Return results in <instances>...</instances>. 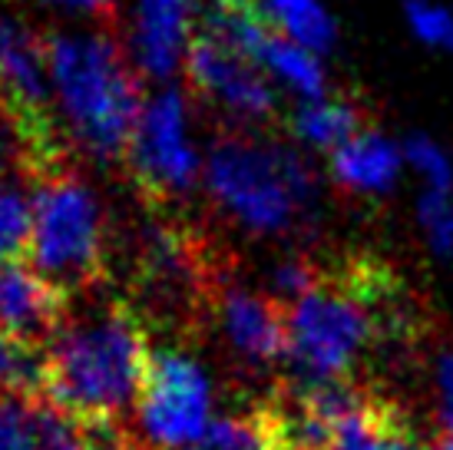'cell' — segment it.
Listing matches in <instances>:
<instances>
[{"mask_svg":"<svg viewBox=\"0 0 453 450\" xmlns=\"http://www.w3.org/2000/svg\"><path fill=\"white\" fill-rule=\"evenodd\" d=\"M34 196L0 179V262H30Z\"/></svg>","mask_w":453,"mask_h":450,"instance_id":"d6986e66","label":"cell"},{"mask_svg":"<svg viewBox=\"0 0 453 450\" xmlns=\"http://www.w3.org/2000/svg\"><path fill=\"white\" fill-rule=\"evenodd\" d=\"M34 245L30 265L66 295L89 291L106 275L103 209L87 179L66 166L37 179L34 189Z\"/></svg>","mask_w":453,"mask_h":450,"instance_id":"8992f818","label":"cell"},{"mask_svg":"<svg viewBox=\"0 0 453 450\" xmlns=\"http://www.w3.org/2000/svg\"><path fill=\"white\" fill-rule=\"evenodd\" d=\"M150 331L127 301L66 314L47 345L43 400L83 431H119L150 368Z\"/></svg>","mask_w":453,"mask_h":450,"instance_id":"6da1fadb","label":"cell"},{"mask_svg":"<svg viewBox=\"0 0 453 450\" xmlns=\"http://www.w3.org/2000/svg\"><path fill=\"white\" fill-rule=\"evenodd\" d=\"M0 116L11 129L20 166L37 182L66 169V139L50 80L47 34L0 17Z\"/></svg>","mask_w":453,"mask_h":450,"instance_id":"5b68a950","label":"cell"},{"mask_svg":"<svg viewBox=\"0 0 453 450\" xmlns=\"http://www.w3.org/2000/svg\"><path fill=\"white\" fill-rule=\"evenodd\" d=\"M50 80L70 136L106 166L127 163L129 143L146 110V89L129 50L103 34H47Z\"/></svg>","mask_w":453,"mask_h":450,"instance_id":"3957f363","label":"cell"},{"mask_svg":"<svg viewBox=\"0 0 453 450\" xmlns=\"http://www.w3.org/2000/svg\"><path fill=\"white\" fill-rule=\"evenodd\" d=\"M403 166H407L403 146L384 136L374 126H367L348 143H341L338 150H331V159H327L334 186L357 199L388 196L390 189L397 186Z\"/></svg>","mask_w":453,"mask_h":450,"instance_id":"4fadbf2b","label":"cell"},{"mask_svg":"<svg viewBox=\"0 0 453 450\" xmlns=\"http://www.w3.org/2000/svg\"><path fill=\"white\" fill-rule=\"evenodd\" d=\"M47 4L66 7V11L83 13V17H96L106 27H113L116 20V0H47Z\"/></svg>","mask_w":453,"mask_h":450,"instance_id":"484cf974","label":"cell"},{"mask_svg":"<svg viewBox=\"0 0 453 450\" xmlns=\"http://www.w3.org/2000/svg\"><path fill=\"white\" fill-rule=\"evenodd\" d=\"M420 450H453V434H450V431H443L434 444H427V447H420Z\"/></svg>","mask_w":453,"mask_h":450,"instance_id":"4316f807","label":"cell"},{"mask_svg":"<svg viewBox=\"0 0 453 450\" xmlns=\"http://www.w3.org/2000/svg\"><path fill=\"white\" fill-rule=\"evenodd\" d=\"M434 391H437V414L443 431L453 434V351H441L434 361Z\"/></svg>","mask_w":453,"mask_h":450,"instance_id":"d4e9b609","label":"cell"},{"mask_svg":"<svg viewBox=\"0 0 453 450\" xmlns=\"http://www.w3.org/2000/svg\"><path fill=\"white\" fill-rule=\"evenodd\" d=\"M403 20L424 47L453 57V7L437 0H403Z\"/></svg>","mask_w":453,"mask_h":450,"instance_id":"44dd1931","label":"cell"},{"mask_svg":"<svg viewBox=\"0 0 453 450\" xmlns=\"http://www.w3.org/2000/svg\"><path fill=\"white\" fill-rule=\"evenodd\" d=\"M136 417L150 450L199 447L215 421L212 384L202 364L179 348L152 351Z\"/></svg>","mask_w":453,"mask_h":450,"instance_id":"52a82bcc","label":"cell"},{"mask_svg":"<svg viewBox=\"0 0 453 450\" xmlns=\"http://www.w3.org/2000/svg\"><path fill=\"white\" fill-rule=\"evenodd\" d=\"M205 444L212 450H275V444L268 438V427L258 417V411L215 417Z\"/></svg>","mask_w":453,"mask_h":450,"instance_id":"7402d4cb","label":"cell"},{"mask_svg":"<svg viewBox=\"0 0 453 450\" xmlns=\"http://www.w3.org/2000/svg\"><path fill=\"white\" fill-rule=\"evenodd\" d=\"M417 225L437 259H453V186H424L417 199Z\"/></svg>","mask_w":453,"mask_h":450,"instance_id":"ffe728a7","label":"cell"},{"mask_svg":"<svg viewBox=\"0 0 453 450\" xmlns=\"http://www.w3.org/2000/svg\"><path fill=\"white\" fill-rule=\"evenodd\" d=\"M291 136H298L311 150H338L341 143L357 136L361 129L371 126L367 106L361 100L348 97H321V100H304L295 106L288 120Z\"/></svg>","mask_w":453,"mask_h":450,"instance_id":"9a60e30c","label":"cell"},{"mask_svg":"<svg viewBox=\"0 0 453 450\" xmlns=\"http://www.w3.org/2000/svg\"><path fill=\"white\" fill-rule=\"evenodd\" d=\"M202 175L209 199L255 236L298 232L315 209L311 166L288 146L265 139L262 129H222Z\"/></svg>","mask_w":453,"mask_h":450,"instance_id":"277c9868","label":"cell"},{"mask_svg":"<svg viewBox=\"0 0 453 450\" xmlns=\"http://www.w3.org/2000/svg\"><path fill=\"white\" fill-rule=\"evenodd\" d=\"M268 20L281 37L302 43L318 57L338 43V27L321 0H262Z\"/></svg>","mask_w":453,"mask_h":450,"instance_id":"e0dca14e","label":"cell"},{"mask_svg":"<svg viewBox=\"0 0 453 450\" xmlns=\"http://www.w3.org/2000/svg\"><path fill=\"white\" fill-rule=\"evenodd\" d=\"M205 308L239 361L252 368L288 361L285 308L272 295H255L219 268L205 295Z\"/></svg>","mask_w":453,"mask_h":450,"instance_id":"30bf717a","label":"cell"},{"mask_svg":"<svg viewBox=\"0 0 453 450\" xmlns=\"http://www.w3.org/2000/svg\"><path fill=\"white\" fill-rule=\"evenodd\" d=\"M186 450H212V447H202V444H199V447H186Z\"/></svg>","mask_w":453,"mask_h":450,"instance_id":"83f0119b","label":"cell"},{"mask_svg":"<svg viewBox=\"0 0 453 450\" xmlns=\"http://www.w3.org/2000/svg\"><path fill=\"white\" fill-rule=\"evenodd\" d=\"M47 348L0 328V398L43 400Z\"/></svg>","mask_w":453,"mask_h":450,"instance_id":"ac0fdd59","label":"cell"},{"mask_svg":"<svg viewBox=\"0 0 453 450\" xmlns=\"http://www.w3.org/2000/svg\"><path fill=\"white\" fill-rule=\"evenodd\" d=\"M70 299L60 285L27 262H0V328L47 348L70 314Z\"/></svg>","mask_w":453,"mask_h":450,"instance_id":"8fae6325","label":"cell"},{"mask_svg":"<svg viewBox=\"0 0 453 450\" xmlns=\"http://www.w3.org/2000/svg\"><path fill=\"white\" fill-rule=\"evenodd\" d=\"M142 199L152 206L186 199L199 182V152L192 146L186 100L179 89H163L146 103L129 143L127 163Z\"/></svg>","mask_w":453,"mask_h":450,"instance_id":"ba28073f","label":"cell"},{"mask_svg":"<svg viewBox=\"0 0 453 450\" xmlns=\"http://www.w3.org/2000/svg\"><path fill=\"white\" fill-rule=\"evenodd\" d=\"M186 83L215 110H222L239 129H265L281 116L272 76L258 63L245 60L212 37L192 34L186 53Z\"/></svg>","mask_w":453,"mask_h":450,"instance_id":"9c48e42d","label":"cell"},{"mask_svg":"<svg viewBox=\"0 0 453 450\" xmlns=\"http://www.w3.org/2000/svg\"><path fill=\"white\" fill-rule=\"evenodd\" d=\"M407 169H414L424 186H453V156L450 150L427 133H414L401 143Z\"/></svg>","mask_w":453,"mask_h":450,"instance_id":"603a6c76","label":"cell"},{"mask_svg":"<svg viewBox=\"0 0 453 450\" xmlns=\"http://www.w3.org/2000/svg\"><path fill=\"white\" fill-rule=\"evenodd\" d=\"M262 70L285 89H291L295 97H302V103L327 97V74L321 66V57L281 34L268 40L262 53Z\"/></svg>","mask_w":453,"mask_h":450,"instance_id":"2e32d148","label":"cell"},{"mask_svg":"<svg viewBox=\"0 0 453 450\" xmlns=\"http://www.w3.org/2000/svg\"><path fill=\"white\" fill-rule=\"evenodd\" d=\"M0 450H40L37 400L0 398Z\"/></svg>","mask_w":453,"mask_h":450,"instance_id":"cb8c5ba5","label":"cell"},{"mask_svg":"<svg viewBox=\"0 0 453 450\" xmlns=\"http://www.w3.org/2000/svg\"><path fill=\"white\" fill-rule=\"evenodd\" d=\"M196 4L199 0H136L133 57L150 76L169 80L186 66Z\"/></svg>","mask_w":453,"mask_h":450,"instance_id":"7c38bea8","label":"cell"},{"mask_svg":"<svg viewBox=\"0 0 453 450\" xmlns=\"http://www.w3.org/2000/svg\"><path fill=\"white\" fill-rule=\"evenodd\" d=\"M325 450H414L411 424L388 394L367 391L365 400L331 427Z\"/></svg>","mask_w":453,"mask_h":450,"instance_id":"5bb4252c","label":"cell"},{"mask_svg":"<svg viewBox=\"0 0 453 450\" xmlns=\"http://www.w3.org/2000/svg\"><path fill=\"white\" fill-rule=\"evenodd\" d=\"M401 301L397 275L384 262L354 259L344 268H321V278L285 308L288 364L302 381L351 377L374 341L384 314Z\"/></svg>","mask_w":453,"mask_h":450,"instance_id":"7a4b0ae2","label":"cell"}]
</instances>
